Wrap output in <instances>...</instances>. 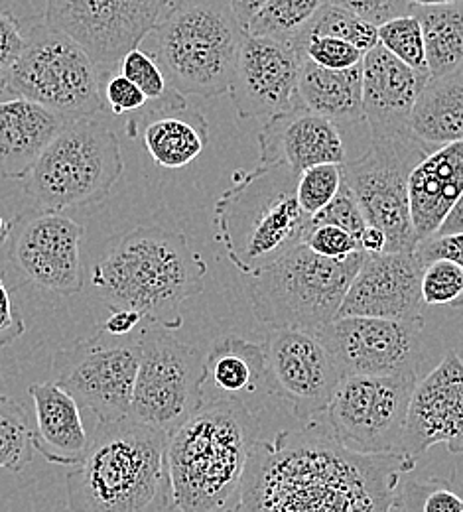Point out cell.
<instances>
[{
    "instance_id": "obj_1",
    "label": "cell",
    "mask_w": 463,
    "mask_h": 512,
    "mask_svg": "<svg viewBox=\"0 0 463 512\" xmlns=\"http://www.w3.org/2000/svg\"><path fill=\"white\" fill-rule=\"evenodd\" d=\"M414 467L402 453L351 451L310 422L257 442L231 512H393Z\"/></svg>"
},
{
    "instance_id": "obj_2",
    "label": "cell",
    "mask_w": 463,
    "mask_h": 512,
    "mask_svg": "<svg viewBox=\"0 0 463 512\" xmlns=\"http://www.w3.org/2000/svg\"><path fill=\"white\" fill-rule=\"evenodd\" d=\"M259 432V420L245 402L205 400L168 438V507L176 512H231L261 440Z\"/></svg>"
},
{
    "instance_id": "obj_3",
    "label": "cell",
    "mask_w": 463,
    "mask_h": 512,
    "mask_svg": "<svg viewBox=\"0 0 463 512\" xmlns=\"http://www.w3.org/2000/svg\"><path fill=\"white\" fill-rule=\"evenodd\" d=\"M205 276L207 264L184 233L136 227L109 241L91 284L115 310H133L174 331L182 327V304L203 292Z\"/></svg>"
},
{
    "instance_id": "obj_4",
    "label": "cell",
    "mask_w": 463,
    "mask_h": 512,
    "mask_svg": "<svg viewBox=\"0 0 463 512\" xmlns=\"http://www.w3.org/2000/svg\"><path fill=\"white\" fill-rule=\"evenodd\" d=\"M168 434L133 418L99 422L85 459L67 473L71 512H162Z\"/></svg>"
},
{
    "instance_id": "obj_5",
    "label": "cell",
    "mask_w": 463,
    "mask_h": 512,
    "mask_svg": "<svg viewBox=\"0 0 463 512\" xmlns=\"http://www.w3.org/2000/svg\"><path fill=\"white\" fill-rule=\"evenodd\" d=\"M298 176L280 164L237 170L215 201V235L229 262L253 276L306 243L312 217L296 197Z\"/></svg>"
},
{
    "instance_id": "obj_6",
    "label": "cell",
    "mask_w": 463,
    "mask_h": 512,
    "mask_svg": "<svg viewBox=\"0 0 463 512\" xmlns=\"http://www.w3.org/2000/svg\"><path fill=\"white\" fill-rule=\"evenodd\" d=\"M152 58L182 95L229 93L247 30L227 0H180L150 34Z\"/></svg>"
},
{
    "instance_id": "obj_7",
    "label": "cell",
    "mask_w": 463,
    "mask_h": 512,
    "mask_svg": "<svg viewBox=\"0 0 463 512\" xmlns=\"http://www.w3.org/2000/svg\"><path fill=\"white\" fill-rule=\"evenodd\" d=\"M365 253L331 260L306 243L249 276L255 318L272 329L318 333L337 318Z\"/></svg>"
},
{
    "instance_id": "obj_8",
    "label": "cell",
    "mask_w": 463,
    "mask_h": 512,
    "mask_svg": "<svg viewBox=\"0 0 463 512\" xmlns=\"http://www.w3.org/2000/svg\"><path fill=\"white\" fill-rule=\"evenodd\" d=\"M125 174L119 136L95 117L66 121L24 180L34 207L44 213L101 203Z\"/></svg>"
},
{
    "instance_id": "obj_9",
    "label": "cell",
    "mask_w": 463,
    "mask_h": 512,
    "mask_svg": "<svg viewBox=\"0 0 463 512\" xmlns=\"http://www.w3.org/2000/svg\"><path fill=\"white\" fill-rule=\"evenodd\" d=\"M6 93L32 101L64 121L89 119L105 109L99 65L64 32L30 24Z\"/></svg>"
},
{
    "instance_id": "obj_10",
    "label": "cell",
    "mask_w": 463,
    "mask_h": 512,
    "mask_svg": "<svg viewBox=\"0 0 463 512\" xmlns=\"http://www.w3.org/2000/svg\"><path fill=\"white\" fill-rule=\"evenodd\" d=\"M138 347L129 418L172 436L205 402V355L152 321L140 325Z\"/></svg>"
},
{
    "instance_id": "obj_11",
    "label": "cell",
    "mask_w": 463,
    "mask_h": 512,
    "mask_svg": "<svg viewBox=\"0 0 463 512\" xmlns=\"http://www.w3.org/2000/svg\"><path fill=\"white\" fill-rule=\"evenodd\" d=\"M432 152L412 132L375 138L357 160L343 164V180L355 195L367 225L387 235V253L416 251L418 237L410 217L408 180Z\"/></svg>"
},
{
    "instance_id": "obj_12",
    "label": "cell",
    "mask_w": 463,
    "mask_h": 512,
    "mask_svg": "<svg viewBox=\"0 0 463 512\" xmlns=\"http://www.w3.org/2000/svg\"><path fill=\"white\" fill-rule=\"evenodd\" d=\"M416 383L418 375L343 377L326 410L331 436L357 453H400Z\"/></svg>"
},
{
    "instance_id": "obj_13",
    "label": "cell",
    "mask_w": 463,
    "mask_h": 512,
    "mask_svg": "<svg viewBox=\"0 0 463 512\" xmlns=\"http://www.w3.org/2000/svg\"><path fill=\"white\" fill-rule=\"evenodd\" d=\"M138 361V331L113 337L99 329L95 337L58 351L52 373L54 383L66 388L99 422H117L131 416Z\"/></svg>"
},
{
    "instance_id": "obj_14",
    "label": "cell",
    "mask_w": 463,
    "mask_h": 512,
    "mask_svg": "<svg viewBox=\"0 0 463 512\" xmlns=\"http://www.w3.org/2000/svg\"><path fill=\"white\" fill-rule=\"evenodd\" d=\"M170 0H46V24L97 65L119 64L162 20Z\"/></svg>"
},
{
    "instance_id": "obj_15",
    "label": "cell",
    "mask_w": 463,
    "mask_h": 512,
    "mask_svg": "<svg viewBox=\"0 0 463 512\" xmlns=\"http://www.w3.org/2000/svg\"><path fill=\"white\" fill-rule=\"evenodd\" d=\"M263 351L268 392L286 402L300 422L326 414L343 373L322 339L310 331L272 329Z\"/></svg>"
},
{
    "instance_id": "obj_16",
    "label": "cell",
    "mask_w": 463,
    "mask_h": 512,
    "mask_svg": "<svg viewBox=\"0 0 463 512\" xmlns=\"http://www.w3.org/2000/svg\"><path fill=\"white\" fill-rule=\"evenodd\" d=\"M424 320L343 318L316 335L328 347L343 377L418 375Z\"/></svg>"
},
{
    "instance_id": "obj_17",
    "label": "cell",
    "mask_w": 463,
    "mask_h": 512,
    "mask_svg": "<svg viewBox=\"0 0 463 512\" xmlns=\"http://www.w3.org/2000/svg\"><path fill=\"white\" fill-rule=\"evenodd\" d=\"M85 229L64 213H32L12 221L8 258L24 280L60 296L83 290Z\"/></svg>"
},
{
    "instance_id": "obj_18",
    "label": "cell",
    "mask_w": 463,
    "mask_h": 512,
    "mask_svg": "<svg viewBox=\"0 0 463 512\" xmlns=\"http://www.w3.org/2000/svg\"><path fill=\"white\" fill-rule=\"evenodd\" d=\"M304 62V46L298 40L247 34L229 85L237 117L249 121L290 109Z\"/></svg>"
},
{
    "instance_id": "obj_19",
    "label": "cell",
    "mask_w": 463,
    "mask_h": 512,
    "mask_svg": "<svg viewBox=\"0 0 463 512\" xmlns=\"http://www.w3.org/2000/svg\"><path fill=\"white\" fill-rule=\"evenodd\" d=\"M438 444L463 455V359L456 351L416 383L400 453L418 461Z\"/></svg>"
},
{
    "instance_id": "obj_20",
    "label": "cell",
    "mask_w": 463,
    "mask_h": 512,
    "mask_svg": "<svg viewBox=\"0 0 463 512\" xmlns=\"http://www.w3.org/2000/svg\"><path fill=\"white\" fill-rule=\"evenodd\" d=\"M422 272L424 264L414 251L365 255L335 320H424V302L420 292Z\"/></svg>"
},
{
    "instance_id": "obj_21",
    "label": "cell",
    "mask_w": 463,
    "mask_h": 512,
    "mask_svg": "<svg viewBox=\"0 0 463 512\" xmlns=\"http://www.w3.org/2000/svg\"><path fill=\"white\" fill-rule=\"evenodd\" d=\"M261 164H280L296 176L320 164H345L339 127L306 109L298 99L290 109L270 117L259 132Z\"/></svg>"
},
{
    "instance_id": "obj_22",
    "label": "cell",
    "mask_w": 463,
    "mask_h": 512,
    "mask_svg": "<svg viewBox=\"0 0 463 512\" xmlns=\"http://www.w3.org/2000/svg\"><path fill=\"white\" fill-rule=\"evenodd\" d=\"M428 81L381 46L363 56V119L371 140L412 132L410 117Z\"/></svg>"
},
{
    "instance_id": "obj_23",
    "label": "cell",
    "mask_w": 463,
    "mask_h": 512,
    "mask_svg": "<svg viewBox=\"0 0 463 512\" xmlns=\"http://www.w3.org/2000/svg\"><path fill=\"white\" fill-rule=\"evenodd\" d=\"M408 193L412 227L420 243L438 233L463 193V142L434 148L412 170Z\"/></svg>"
},
{
    "instance_id": "obj_24",
    "label": "cell",
    "mask_w": 463,
    "mask_h": 512,
    "mask_svg": "<svg viewBox=\"0 0 463 512\" xmlns=\"http://www.w3.org/2000/svg\"><path fill=\"white\" fill-rule=\"evenodd\" d=\"M28 394L36 414L32 432L34 449L54 465L77 467L91 444L77 400L54 381L32 384Z\"/></svg>"
},
{
    "instance_id": "obj_25",
    "label": "cell",
    "mask_w": 463,
    "mask_h": 512,
    "mask_svg": "<svg viewBox=\"0 0 463 512\" xmlns=\"http://www.w3.org/2000/svg\"><path fill=\"white\" fill-rule=\"evenodd\" d=\"M66 121L26 101H0V180H26Z\"/></svg>"
},
{
    "instance_id": "obj_26",
    "label": "cell",
    "mask_w": 463,
    "mask_h": 512,
    "mask_svg": "<svg viewBox=\"0 0 463 512\" xmlns=\"http://www.w3.org/2000/svg\"><path fill=\"white\" fill-rule=\"evenodd\" d=\"M131 136H142L156 166L178 170L192 164L209 144L207 119L192 107L150 109L127 125Z\"/></svg>"
},
{
    "instance_id": "obj_27",
    "label": "cell",
    "mask_w": 463,
    "mask_h": 512,
    "mask_svg": "<svg viewBox=\"0 0 463 512\" xmlns=\"http://www.w3.org/2000/svg\"><path fill=\"white\" fill-rule=\"evenodd\" d=\"M296 99L333 125H355L363 119V62L349 69H324L304 62Z\"/></svg>"
},
{
    "instance_id": "obj_28",
    "label": "cell",
    "mask_w": 463,
    "mask_h": 512,
    "mask_svg": "<svg viewBox=\"0 0 463 512\" xmlns=\"http://www.w3.org/2000/svg\"><path fill=\"white\" fill-rule=\"evenodd\" d=\"M205 384L215 398H237L255 394L265 386V351L263 345L245 337L227 335L217 339L203 361Z\"/></svg>"
},
{
    "instance_id": "obj_29",
    "label": "cell",
    "mask_w": 463,
    "mask_h": 512,
    "mask_svg": "<svg viewBox=\"0 0 463 512\" xmlns=\"http://www.w3.org/2000/svg\"><path fill=\"white\" fill-rule=\"evenodd\" d=\"M412 134L428 148L463 142V73L434 77L422 89L412 117Z\"/></svg>"
},
{
    "instance_id": "obj_30",
    "label": "cell",
    "mask_w": 463,
    "mask_h": 512,
    "mask_svg": "<svg viewBox=\"0 0 463 512\" xmlns=\"http://www.w3.org/2000/svg\"><path fill=\"white\" fill-rule=\"evenodd\" d=\"M420 20L430 79L460 71L463 65V2L438 8H412Z\"/></svg>"
},
{
    "instance_id": "obj_31",
    "label": "cell",
    "mask_w": 463,
    "mask_h": 512,
    "mask_svg": "<svg viewBox=\"0 0 463 512\" xmlns=\"http://www.w3.org/2000/svg\"><path fill=\"white\" fill-rule=\"evenodd\" d=\"M333 0H266L247 34L276 40H298Z\"/></svg>"
},
{
    "instance_id": "obj_32",
    "label": "cell",
    "mask_w": 463,
    "mask_h": 512,
    "mask_svg": "<svg viewBox=\"0 0 463 512\" xmlns=\"http://www.w3.org/2000/svg\"><path fill=\"white\" fill-rule=\"evenodd\" d=\"M32 420L26 408L0 394V469L20 473L34 457Z\"/></svg>"
},
{
    "instance_id": "obj_33",
    "label": "cell",
    "mask_w": 463,
    "mask_h": 512,
    "mask_svg": "<svg viewBox=\"0 0 463 512\" xmlns=\"http://www.w3.org/2000/svg\"><path fill=\"white\" fill-rule=\"evenodd\" d=\"M121 75H125L131 83H134L148 103H152V109H186L188 99L180 91H176L168 77L164 75L162 67L152 58L150 52H144L140 48L131 50L121 62Z\"/></svg>"
},
{
    "instance_id": "obj_34",
    "label": "cell",
    "mask_w": 463,
    "mask_h": 512,
    "mask_svg": "<svg viewBox=\"0 0 463 512\" xmlns=\"http://www.w3.org/2000/svg\"><path fill=\"white\" fill-rule=\"evenodd\" d=\"M310 36H326V38L345 40L351 46H355L361 54H367L379 46V28L375 24L351 14L349 10H345L333 2L320 12V16L312 22V26L306 30V34L302 38H298V42L302 44V40L310 38Z\"/></svg>"
},
{
    "instance_id": "obj_35",
    "label": "cell",
    "mask_w": 463,
    "mask_h": 512,
    "mask_svg": "<svg viewBox=\"0 0 463 512\" xmlns=\"http://www.w3.org/2000/svg\"><path fill=\"white\" fill-rule=\"evenodd\" d=\"M379 46L412 71L430 77L420 20L410 12L379 26Z\"/></svg>"
},
{
    "instance_id": "obj_36",
    "label": "cell",
    "mask_w": 463,
    "mask_h": 512,
    "mask_svg": "<svg viewBox=\"0 0 463 512\" xmlns=\"http://www.w3.org/2000/svg\"><path fill=\"white\" fill-rule=\"evenodd\" d=\"M398 512H463V497L452 479L406 481L398 491Z\"/></svg>"
},
{
    "instance_id": "obj_37",
    "label": "cell",
    "mask_w": 463,
    "mask_h": 512,
    "mask_svg": "<svg viewBox=\"0 0 463 512\" xmlns=\"http://www.w3.org/2000/svg\"><path fill=\"white\" fill-rule=\"evenodd\" d=\"M420 292L424 306L463 308L462 266L448 258L428 262L422 272Z\"/></svg>"
},
{
    "instance_id": "obj_38",
    "label": "cell",
    "mask_w": 463,
    "mask_h": 512,
    "mask_svg": "<svg viewBox=\"0 0 463 512\" xmlns=\"http://www.w3.org/2000/svg\"><path fill=\"white\" fill-rule=\"evenodd\" d=\"M343 184V164H320L298 174L296 197L310 217L320 213Z\"/></svg>"
},
{
    "instance_id": "obj_39",
    "label": "cell",
    "mask_w": 463,
    "mask_h": 512,
    "mask_svg": "<svg viewBox=\"0 0 463 512\" xmlns=\"http://www.w3.org/2000/svg\"><path fill=\"white\" fill-rule=\"evenodd\" d=\"M318 225L339 227L357 239L363 233V229L367 227V219H365L355 195L345 184V180L330 203L320 213H316L312 217V227H318Z\"/></svg>"
},
{
    "instance_id": "obj_40",
    "label": "cell",
    "mask_w": 463,
    "mask_h": 512,
    "mask_svg": "<svg viewBox=\"0 0 463 512\" xmlns=\"http://www.w3.org/2000/svg\"><path fill=\"white\" fill-rule=\"evenodd\" d=\"M306 60L320 65L324 69H349L363 62V56L355 46L345 40L326 38V36H310L302 40Z\"/></svg>"
},
{
    "instance_id": "obj_41",
    "label": "cell",
    "mask_w": 463,
    "mask_h": 512,
    "mask_svg": "<svg viewBox=\"0 0 463 512\" xmlns=\"http://www.w3.org/2000/svg\"><path fill=\"white\" fill-rule=\"evenodd\" d=\"M306 245L316 253V255L326 256L331 260L347 258L353 253H363L359 247V239L353 237L351 233L333 227V225H318L312 227Z\"/></svg>"
},
{
    "instance_id": "obj_42",
    "label": "cell",
    "mask_w": 463,
    "mask_h": 512,
    "mask_svg": "<svg viewBox=\"0 0 463 512\" xmlns=\"http://www.w3.org/2000/svg\"><path fill=\"white\" fill-rule=\"evenodd\" d=\"M103 103L115 117L138 113L146 107V97L125 75H115L103 85Z\"/></svg>"
},
{
    "instance_id": "obj_43",
    "label": "cell",
    "mask_w": 463,
    "mask_h": 512,
    "mask_svg": "<svg viewBox=\"0 0 463 512\" xmlns=\"http://www.w3.org/2000/svg\"><path fill=\"white\" fill-rule=\"evenodd\" d=\"M24 48V32L20 22L10 14L0 10V95L6 93V81L14 64L18 62Z\"/></svg>"
},
{
    "instance_id": "obj_44",
    "label": "cell",
    "mask_w": 463,
    "mask_h": 512,
    "mask_svg": "<svg viewBox=\"0 0 463 512\" xmlns=\"http://www.w3.org/2000/svg\"><path fill=\"white\" fill-rule=\"evenodd\" d=\"M333 4L375 24L377 28L412 12V4L408 0H333Z\"/></svg>"
},
{
    "instance_id": "obj_45",
    "label": "cell",
    "mask_w": 463,
    "mask_h": 512,
    "mask_svg": "<svg viewBox=\"0 0 463 512\" xmlns=\"http://www.w3.org/2000/svg\"><path fill=\"white\" fill-rule=\"evenodd\" d=\"M416 256L426 266L432 260L448 258L460 264L463 268V233L458 235H444V237H430L416 245Z\"/></svg>"
},
{
    "instance_id": "obj_46",
    "label": "cell",
    "mask_w": 463,
    "mask_h": 512,
    "mask_svg": "<svg viewBox=\"0 0 463 512\" xmlns=\"http://www.w3.org/2000/svg\"><path fill=\"white\" fill-rule=\"evenodd\" d=\"M24 331L26 323L10 298V292L4 282V272L0 270V347H6L20 339Z\"/></svg>"
},
{
    "instance_id": "obj_47",
    "label": "cell",
    "mask_w": 463,
    "mask_h": 512,
    "mask_svg": "<svg viewBox=\"0 0 463 512\" xmlns=\"http://www.w3.org/2000/svg\"><path fill=\"white\" fill-rule=\"evenodd\" d=\"M144 318L133 310H113V314L101 323V331L113 337H129L138 331L144 323Z\"/></svg>"
},
{
    "instance_id": "obj_48",
    "label": "cell",
    "mask_w": 463,
    "mask_h": 512,
    "mask_svg": "<svg viewBox=\"0 0 463 512\" xmlns=\"http://www.w3.org/2000/svg\"><path fill=\"white\" fill-rule=\"evenodd\" d=\"M387 235L373 225H367L359 235V247L365 255H383L387 253Z\"/></svg>"
},
{
    "instance_id": "obj_49",
    "label": "cell",
    "mask_w": 463,
    "mask_h": 512,
    "mask_svg": "<svg viewBox=\"0 0 463 512\" xmlns=\"http://www.w3.org/2000/svg\"><path fill=\"white\" fill-rule=\"evenodd\" d=\"M237 22L247 30L251 20L259 14V10L265 6L266 0H227Z\"/></svg>"
},
{
    "instance_id": "obj_50",
    "label": "cell",
    "mask_w": 463,
    "mask_h": 512,
    "mask_svg": "<svg viewBox=\"0 0 463 512\" xmlns=\"http://www.w3.org/2000/svg\"><path fill=\"white\" fill-rule=\"evenodd\" d=\"M463 233V193L460 199L456 201L454 209L450 211V215L446 217V221L442 223V227L438 229V233L434 237H444V235H458Z\"/></svg>"
},
{
    "instance_id": "obj_51",
    "label": "cell",
    "mask_w": 463,
    "mask_h": 512,
    "mask_svg": "<svg viewBox=\"0 0 463 512\" xmlns=\"http://www.w3.org/2000/svg\"><path fill=\"white\" fill-rule=\"evenodd\" d=\"M412 8H438V6H452L462 4L463 0H408Z\"/></svg>"
},
{
    "instance_id": "obj_52",
    "label": "cell",
    "mask_w": 463,
    "mask_h": 512,
    "mask_svg": "<svg viewBox=\"0 0 463 512\" xmlns=\"http://www.w3.org/2000/svg\"><path fill=\"white\" fill-rule=\"evenodd\" d=\"M10 231H12V221H6L0 215V243H4L10 237Z\"/></svg>"
},
{
    "instance_id": "obj_53",
    "label": "cell",
    "mask_w": 463,
    "mask_h": 512,
    "mask_svg": "<svg viewBox=\"0 0 463 512\" xmlns=\"http://www.w3.org/2000/svg\"><path fill=\"white\" fill-rule=\"evenodd\" d=\"M174 2H180V0H170V4H174Z\"/></svg>"
},
{
    "instance_id": "obj_54",
    "label": "cell",
    "mask_w": 463,
    "mask_h": 512,
    "mask_svg": "<svg viewBox=\"0 0 463 512\" xmlns=\"http://www.w3.org/2000/svg\"><path fill=\"white\" fill-rule=\"evenodd\" d=\"M460 71H462V73H463V65H462V69H460Z\"/></svg>"
}]
</instances>
